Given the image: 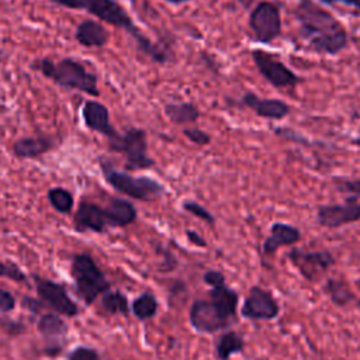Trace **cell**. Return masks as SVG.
<instances>
[{"label":"cell","mask_w":360,"mask_h":360,"mask_svg":"<svg viewBox=\"0 0 360 360\" xmlns=\"http://www.w3.org/2000/svg\"><path fill=\"white\" fill-rule=\"evenodd\" d=\"M298 34L308 48L322 55H338L347 46V31L326 8L314 0H298L292 8Z\"/></svg>","instance_id":"6da1fadb"},{"label":"cell","mask_w":360,"mask_h":360,"mask_svg":"<svg viewBox=\"0 0 360 360\" xmlns=\"http://www.w3.org/2000/svg\"><path fill=\"white\" fill-rule=\"evenodd\" d=\"M60 7L72 10H84L96 18L125 30L136 44L141 53L149 56L156 63H166L170 59L169 52L158 44H153L134 22L127 10L115 0H49Z\"/></svg>","instance_id":"7a4b0ae2"},{"label":"cell","mask_w":360,"mask_h":360,"mask_svg":"<svg viewBox=\"0 0 360 360\" xmlns=\"http://www.w3.org/2000/svg\"><path fill=\"white\" fill-rule=\"evenodd\" d=\"M32 68L62 89L77 90L93 97L100 96L97 76L73 58H63L58 62L42 58L35 60Z\"/></svg>","instance_id":"3957f363"},{"label":"cell","mask_w":360,"mask_h":360,"mask_svg":"<svg viewBox=\"0 0 360 360\" xmlns=\"http://www.w3.org/2000/svg\"><path fill=\"white\" fill-rule=\"evenodd\" d=\"M72 278L80 298L87 304H93L96 298L110 288V283L104 273L87 253L75 255L70 267Z\"/></svg>","instance_id":"277c9868"},{"label":"cell","mask_w":360,"mask_h":360,"mask_svg":"<svg viewBox=\"0 0 360 360\" xmlns=\"http://www.w3.org/2000/svg\"><path fill=\"white\" fill-rule=\"evenodd\" d=\"M100 166H101L104 179L118 193L125 194L128 197L148 201V200H152L155 197H159L165 191L163 186L159 181L150 179V177L131 176L128 173H124V172H120V170L114 169L110 165V162H105V160H101Z\"/></svg>","instance_id":"5b68a950"},{"label":"cell","mask_w":360,"mask_h":360,"mask_svg":"<svg viewBox=\"0 0 360 360\" xmlns=\"http://www.w3.org/2000/svg\"><path fill=\"white\" fill-rule=\"evenodd\" d=\"M108 146L114 152H120L125 156L128 170L148 169L153 166V159L146 153L148 142L146 134L141 128H129L124 134H118L108 139Z\"/></svg>","instance_id":"8992f818"},{"label":"cell","mask_w":360,"mask_h":360,"mask_svg":"<svg viewBox=\"0 0 360 360\" xmlns=\"http://www.w3.org/2000/svg\"><path fill=\"white\" fill-rule=\"evenodd\" d=\"M249 28L255 41L270 44L281 35L280 8L269 0L259 1L249 14Z\"/></svg>","instance_id":"52a82bcc"},{"label":"cell","mask_w":360,"mask_h":360,"mask_svg":"<svg viewBox=\"0 0 360 360\" xmlns=\"http://www.w3.org/2000/svg\"><path fill=\"white\" fill-rule=\"evenodd\" d=\"M252 59L257 72L276 89H294L301 82V77L271 52L256 48L252 51Z\"/></svg>","instance_id":"ba28073f"},{"label":"cell","mask_w":360,"mask_h":360,"mask_svg":"<svg viewBox=\"0 0 360 360\" xmlns=\"http://www.w3.org/2000/svg\"><path fill=\"white\" fill-rule=\"evenodd\" d=\"M287 257L300 271V274L311 283L319 280L335 264V257L329 250H307L292 248L287 253Z\"/></svg>","instance_id":"9c48e42d"},{"label":"cell","mask_w":360,"mask_h":360,"mask_svg":"<svg viewBox=\"0 0 360 360\" xmlns=\"http://www.w3.org/2000/svg\"><path fill=\"white\" fill-rule=\"evenodd\" d=\"M360 221V197L349 195L339 204H321L316 208V222L322 228L335 229Z\"/></svg>","instance_id":"30bf717a"},{"label":"cell","mask_w":360,"mask_h":360,"mask_svg":"<svg viewBox=\"0 0 360 360\" xmlns=\"http://www.w3.org/2000/svg\"><path fill=\"white\" fill-rule=\"evenodd\" d=\"M240 315L250 321H271L280 315V305L270 291L252 285L243 300Z\"/></svg>","instance_id":"8fae6325"},{"label":"cell","mask_w":360,"mask_h":360,"mask_svg":"<svg viewBox=\"0 0 360 360\" xmlns=\"http://www.w3.org/2000/svg\"><path fill=\"white\" fill-rule=\"evenodd\" d=\"M190 323L201 333H215L233 322L224 316L210 300H195L190 308Z\"/></svg>","instance_id":"7c38bea8"},{"label":"cell","mask_w":360,"mask_h":360,"mask_svg":"<svg viewBox=\"0 0 360 360\" xmlns=\"http://www.w3.org/2000/svg\"><path fill=\"white\" fill-rule=\"evenodd\" d=\"M37 292L39 298L46 302L52 309L65 316H75L79 312L77 305L69 297L66 288L55 281L42 278L39 276H34Z\"/></svg>","instance_id":"4fadbf2b"},{"label":"cell","mask_w":360,"mask_h":360,"mask_svg":"<svg viewBox=\"0 0 360 360\" xmlns=\"http://www.w3.org/2000/svg\"><path fill=\"white\" fill-rule=\"evenodd\" d=\"M238 104L242 107H246L252 110L256 115L267 120H283L285 118L291 108L290 105L280 100V98H266V97H259L257 94L252 91L243 93V96L238 100Z\"/></svg>","instance_id":"5bb4252c"},{"label":"cell","mask_w":360,"mask_h":360,"mask_svg":"<svg viewBox=\"0 0 360 360\" xmlns=\"http://www.w3.org/2000/svg\"><path fill=\"white\" fill-rule=\"evenodd\" d=\"M73 224L77 232H103L107 226H110L105 208H101L90 201H82L79 204V208L73 217Z\"/></svg>","instance_id":"9a60e30c"},{"label":"cell","mask_w":360,"mask_h":360,"mask_svg":"<svg viewBox=\"0 0 360 360\" xmlns=\"http://www.w3.org/2000/svg\"><path fill=\"white\" fill-rule=\"evenodd\" d=\"M82 115H83L84 125L89 129L98 132L107 136L108 139L117 135V131L114 129L110 121V111L103 103L96 100H87L83 105Z\"/></svg>","instance_id":"2e32d148"},{"label":"cell","mask_w":360,"mask_h":360,"mask_svg":"<svg viewBox=\"0 0 360 360\" xmlns=\"http://www.w3.org/2000/svg\"><path fill=\"white\" fill-rule=\"evenodd\" d=\"M301 240V231L285 222H274L270 226V233L262 245L263 255H274V252L283 246H291Z\"/></svg>","instance_id":"e0dca14e"},{"label":"cell","mask_w":360,"mask_h":360,"mask_svg":"<svg viewBox=\"0 0 360 360\" xmlns=\"http://www.w3.org/2000/svg\"><path fill=\"white\" fill-rule=\"evenodd\" d=\"M108 31L105 27L91 18L83 20L75 31V39L86 48H103L108 42Z\"/></svg>","instance_id":"ac0fdd59"},{"label":"cell","mask_w":360,"mask_h":360,"mask_svg":"<svg viewBox=\"0 0 360 360\" xmlns=\"http://www.w3.org/2000/svg\"><path fill=\"white\" fill-rule=\"evenodd\" d=\"M53 148V141L48 135H37V136H25L18 139L13 152L20 159H34L38 158Z\"/></svg>","instance_id":"d6986e66"},{"label":"cell","mask_w":360,"mask_h":360,"mask_svg":"<svg viewBox=\"0 0 360 360\" xmlns=\"http://www.w3.org/2000/svg\"><path fill=\"white\" fill-rule=\"evenodd\" d=\"M210 301L219 309V312L224 316H226L228 319L235 322L239 295L233 288L228 287L226 283H224L221 285H217V287H211Z\"/></svg>","instance_id":"ffe728a7"},{"label":"cell","mask_w":360,"mask_h":360,"mask_svg":"<svg viewBox=\"0 0 360 360\" xmlns=\"http://www.w3.org/2000/svg\"><path fill=\"white\" fill-rule=\"evenodd\" d=\"M110 226H127L136 218L135 207L122 198H112L105 207Z\"/></svg>","instance_id":"44dd1931"},{"label":"cell","mask_w":360,"mask_h":360,"mask_svg":"<svg viewBox=\"0 0 360 360\" xmlns=\"http://www.w3.org/2000/svg\"><path fill=\"white\" fill-rule=\"evenodd\" d=\"M166 117L177 125L193 124L200 118V110L195 104L190 101H180V103H167L163 108Z\"/></svg>","instance_id":"7402d4cb"},{"label":"cell","mask_w":360,"mask_h":360,"mask_svg":"<svg viewBox=\"0 0 360 360\" xmlns=\"http://www.w3.org/2000/svg\"><path fill=\"white\" fill-rule=\"evenodd\" d=\"M323 291L326 292V295L329 297V300L340 308L347 307L350 302L357 301V297L354 295V292L352 291L350 285L343 281L342 278H335V277H329L323 285Z\"/></svg>","instance_id":"603a6c76"},{"label":"cell","mask_w":360,"mask_h":360,"mask_svg":"<svg viewBox=\"0 0 360 360\" xmlns=\"http://www.w3.org/2000/svg\"><path fill=\"white\" fill-rule=\"evenodd\" d=\"M245 349V339L235 330H226L219 335L215 343V356L218 360H229L235 353H240Z\"/></svg>","instance_id":"cb8c5ba5"},{"label":"cell","mask_w":360,"mask_h":360,"mask_svg":"<svg viewBox=\"0 0 360 360\" xmlns=\"http://www.w3.org/2000/svg\"><path fill=\"white\" fill-rule=\"evenodd\" d=\"M38 330L46 340L56 343L58 340L65 338V335L68 332V325L58 314L49 312L39 318Z\"/></svg>","instance_id":"d4e9b609"},{"label":"cell","mask_w":360,"mask_h":360,"mask_svg":"<svg viewBox=\"0 0 360 360\" xmlns=\"http://www.w3.org/2000/svg\"><path fill=\"white\" fill-rule=\"evenodd\" d=\"M101 308L107 314H122L127 315L129 312L128 300L120 291H105L101 298Z\"/></svg>","instance_id":"484cf974"},{"label":"cell","mask_w":360,"mask_h":360,"mask_svg":"<svg viewBox=\"0 0 360 360\" xmlns=\"http://www.w3.org/2000/svg\"><path fill=\"white\" fill-rule=\"evenodd\" d=\"M156 311H158V301L153 294L145 292L138 298H135L132 302V312L141 321L152 318L156 314Z\"/></svg>","instance_id":"4316f807"},{"label":"cell","mask_w":360,"mask_h":360,"mask_svg":"<svg viewBox=\"0 0 360 360\" xmlns=\"http://www.w3.org/2000/svg\"><path fill=\"white\" fill-rule=\"evenodd\" d=\"M48 200L51 205L59 212H70L73 208V197L72 194L62 187H53L48 191Z\"/></svg>","instance_id":"83f0119b"},{"label":"cell","mask_w":360,"mask_h":360,"mask_svg":"<svg viewBox=\"0 0 360 360\" xmlns=\"http://www.w3.org/2000/svg\"><path fill=\"white\" fill-rule=\"evenodd\" d=\"M183 208H184L187 212H190V214H193L194 217H197V218L205 221V222L210 224V225H214V222H215L214 215H212L205 207H202L201 204H198V202H195V201H184V202H183Z\"/></svg>","instance_id":"f1b7e54d"},{"label":"cell","mask_w":360,"mask_h":360,"mask_svg":"<svg viewBox=\"0 0 360 360\" xmlns=\"http://www.w3.org/2000/svg\"><path fill=\"white\" fill-rule=\"evenodd\" d=\"M183 134L195 145H200V146H204V145H208L211 142V136L210 134H207L205 131L200 129V128H186L183 131Z\"/></svg>","instance_id":"f546056e"},{"label":"cell","mask_w":360,"mask_h":360,"mask_svg":"<svg viewBox=\"0 0 360 360\" xmlns=\"http://www.w3.org/2000/svg\"><path fill=\"white\" fill-rule=\"evenodd\" d=\"M336 188L349 195L360 197V177L359 179H345L336 181Z\"/></svg>","instance_id":"4dcf8cb0"},{"label":"cell","mask_w":360,"mask_h":360,"mask_svg":"<svg viewBox=\"0 0 360 360\" xmlns=\"http://www.w3.org/2000/svg\"><path fill=\"white\" fill-rule=\"evenodd\" d=\"M69 360H100L97 350L86 346H79L69 353Z\"/></svg>","instance_id":"1f68e13d"},{"label":"cell","mask_w":360,"mask_h":360,"mask_svg":"<svg viewBox=\"0 0 360 360\" xmlns=\"http://www.w3.org/2000/svg\"><path fill=\"white\" fill-rule=\"evenodd\" d=\"M0 277H7L14 281H24L27 278L15 264H7L3 262H0Z\"/></svg>","instance_id":"d6a6232c"},{"label":"cell","mask_w":360,"mask_h":360,"mask_svg":"<svg viewBox=\"0 0 360 360\" xmlns=\"http://www.w3.org/2000/svg\"><path fill=\"white\" fill-rule=\"evenodd\" d=\"M274 132L278 135V136H283L288 141H292V142H297V143H304V145H308L307 139L304 136H301L300 134H297L295 131L290 129V128H276Z\"/></svg>","instance_id":"836d02e7"},{"label":"cell","mask_w":360,"mask_h":360,"mask_svg":"<svg viewBox=\"0 0 360 360\" xmlns=\"http://www.w3.org/2000/svg\"><path fill=\"white\" fill-rule=\"evenodd\" d=\"M14 307H15L14 295L7 290L0 288V311L7 312V311H11Z\"/></svg>","instance_id":"e575fe53"},{"label":"cell","mask_w":360,"mask_h":360,"mask_svg":"<svg viewBox=\"0 0 360 360\" xmlns=\"http://www.w3.org/2000/svg\"><path fill=\"white\" fill-rule=\"evenodd\" d=\"M204 281L210 287H217V285H221L225 283V276L218 270H208L204 274Z\"/></svg>","instance_id":"d590c367"},{"label":"cell","mask_w":360,"mask_h":360,"mask_svg":"<svg viewBox=\"0 0 360 360\" xmlns=\"http://www.w3.org/2000/svg\"><path fill=\"white\" fill-rule=\"evenodd\" d=\"M186 236H187V239H188L193 245H197V246H200V248H205V246H207L205 239H204L201 235H198L195 231L187 229V231H186Z\"/></svg>","instance_id":"8d00e7d4"},{"label":"cell","mask_w":360,"mask_h":360,"mask_svg":"<svg viewBox=\"0 0 360 360\" xmlns=\"http://www.w3.org/2000/svg\"><path fill=\"white\" fill-rule=\"evenodd\" d=\"M325 4H333V3H343L346 6H350V7H354L360 11V0H319Z\"/></svg>","instance_id":"74e56055"},{"label":"cell","mask_w":360,"mask_h":360,"mask_svg":"<svg viewBox=\"0 0 360 360\" xmlns=\"http://www.w3.org/2000/svg\"><path fill=\"white\" fill-rule=\"evenodd\" d=\"M166 3H172V4H181V3H186V1H190V0H163Z\"/></svg>","instance_id":"f35d334b"},{"label":"cell","mask_w":360,"mask_h":360,"mask_svg":"<svg viewBox=\"0 0 360 360\" xmlns=\"http://www.w3.org/2000/svg\"><path fill=\"white\" fill-rule=\"evenodd\" d=\"M352 143L360 148V136H356V138H353V139H352Z\"/></svg>","instance_id":"ab89813d"},{"label":"cell","mask_w":360,"mask_h":360,"mask_svg":"<svg viewBox=\"0 0 360 360\" xmlns=\"http://www.w3.org/2000/svg\"><path fill=\"white\" fill-rule=\"evenodd\" d=\"M356 302H357V307H359V308H360V298H359V300H357V301H356Z\"/></svg>","instance_id":"60d3db41"},{"label":"cell","mask_w":360,"mask_h":360,"mask_svg":"<svg viewBox=\"0 0 360 360\" xmlns=\"http://www.w3.org/2000/svg\"><path fill=\"white\" fill-rule=\"evenodd\" d=\"M359 131H360V128H359Z\"/></svg>","instance_id":"b9f144b4"}]
</instances>
